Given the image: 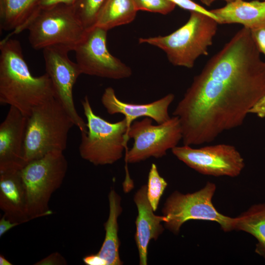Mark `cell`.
Here are the masks:
<instances>
[{
	"label": "cell",
	"mask_w": 265,
	"mask_h": 265,
	"mask_svg": "<svg viewBox=\"0 0 265 265\" xmlns=\"http://www.w3.org/2000/svg\"><path fill=\"white\" fill-rule=\"evenodd\" d=\"M250 29L243 27L193 78L173 116L179 118L184 145L212 142L241 126L265 95V61Z\"/></svg>",
	"instance_id": "cell-1"
},
{
	"label": "cell",
	"mask_w": 265,
	"mask_h": 265,
	"mask_svg": "<svg viewBox=\"0 0 265 265\" xmlns=\"http://www.w3.org/2000/svg\"><path fill=\"white\" fill-rule=\"evenodd\" d=\"M54 98L48 75H32L20 42L9 36L0 41V104L13 106L28 117L36 106Z\"/></svg>",
	"instance_id": "cell-2"
},
{
	"label": "cell",
	"mask_w": 265,
	"mask_h": 265,
	"mask_svg": "<svg viewBox=\"0 0 265 265\" xmlns=\"http://www.w3.org/2000/svg\"><path fill=\"white\" fill-rule=\"evenodd\" d=\"M217 21L202 13L191 11L187 22L165 36L139 38V44L156 47L174 66L192 68L201 55H207L217 30Z\"/></svg>",
	"instance_id": "cell-3"
},
{
	"label": "cell",
	"mask_w": 265,
	"mask_h": 265,
	"mask_svg": "<svg viewBox=\"0 0 265 265\" xmlns=\"http://www.w3.org/2000/svg\"><path fill=\"white\" fill-rule=\"evenodd\" d=\"M74 126L72 119L55 98L36 106L27 117L24 142L26 164L49 153L63 152Z\"/></svg>",
	"instance_id": "cell-4"
},
{
	"label": "cell",
	"mask_w": 265,
	"mask_h": 265,
	"mask_svg": "<svg viewBox=\"0 0 265 265\" xmlns=\"http://www.w3.org/2000/svg\"><path fill=\"white\" fill-rule=\"evenodd\" d=\"M28 31V41L35 50L61 45L74 51L86 29L77 17L73 5L63 3L40 5L23 29Z\"/></svg>",
	"instance_id": "cell-5"
},
{
	"label": "cell",
	"mask_w": 265,
	"mask_h": 265,
	"mask_svg": "<svg viewBox=\"0 0 265 265\" xmlns=\"http://www.w3.org/2000/svg\"><path fill=\"white\" fill-rule=\"evenodd\" d=\"M81 104L87 132L81 133L79 148L80 157L95 165L114 163L122 158L124 150H128L129 128L126 119L110 123L96 115L87 96Z\"/></svg>",
	"instance_id": "cell-6"
},
{
	"label": "cell",
	"mask_w": 265,
	"mask_h": 265,
	"mask_svg": "<svg viewBox=\"0 0 265 265\" xmlns=\"http://www.w3.org/2000/svg\"><path fill=\"white\" fill-rule=\"evenodd\" d=\"M68 168L63 152L53 151L28 162L21 170L31 220L53 213L49 203L61 186Z\"/></svg>",
	"instance_id": "cell-7"
},
{
	"label": "cell",
	"mask_w": 265,
	"mask_h": 265,
	"mask_svg": "<svg viewBox=\"0 0 265 265\" xmlns=\"http://www.w3.org/2000/svg\"><path fill=\"white\" fill-rule=\"evenodd\" d=\"M216 189L215 184L208 182L203 188L193 193L173 192L162 209L163 215L167 219L165 227L177 235L184 223L199 220L216 222L225 232L234 230L235 217L221 214L213 205L212 199Z\"/></svg>",
	"instance_id": "cell-8"
},
{
	"label": "cell",
	"mask_w": 265,
	"mask_h": 265,
	"mask_svg": "<svg viewBox=\"0 0 265 265\" xmlns=\"http://www.w3.org/2000/svg\"><path fill=\"white\" fill-rule=\"evenodd\" d=\"M127 136L134 140L132 147L126 152L127 163L139 162L150 158H161L167 150L177 146L182 140V129L178 117L157 125L153 119L145 117L134 121L130 127Z\"/></svg>",
	"instance_id": "cell-9"
},
{
	"label": "cell",
	"mask_w": 265,
	"mask_h": 265,
	"mask_svg": "<svg viewBox=\"0 0 265 265\" xmlns=\"http://www.w3.org/2000/svg\"><path fill=\"white\" fill-rule=\"evenodd\" d=\"M107 32L97 26L86 29L74 50L76 62L83 74L113 80L129 78L131 68L107 49Z\"/></svg>",
	"instance_id": "cell-10"
},
{
	"label": "cell",
	"mask_w": 265,
	"mask_h": 265,
	"mask_svg": "<svg viewBox=\"0 0 265 265\" xmlns=\"http://www.w3.org/2000/svg\"><path fill=\"white\" fill-rule=\"evenodd\" d=\"M71 50L65 46L55 45L43 50L46 73L50 77L55 99L69 115L81 133L87 132L86 123L79 115L75 106L73 90L79 77L82 74L76 62L68 56Z\"/></svg>",
	"instance_id": "cell-11"
},
{
	"label": "cell",
	"mask_w": 265,
	"mask_h": 265,
	"mask_svg": "<svg viewBox=\"0 0 265 265\" xmlns=\"http://www.w3.org/2000/svg\"><path fill=\"white\" fill-rule=\"evenodd\" d=\"M173 154L186 165L203 175L236 177L243 169V158L233 145L218 144L193 148L177 146Z\"/></svg>",
	"instance_id": "cell-12"
},
{
	"label": "cell",
	"mask_w": 265,
	"mask_h": 265,
	"mask_svg": "<svg viewBox=\"0 0 265 265\" xmlns=\"http://www.w3.org/2000/svg\"><path fill=\"white\" fill-rule=\"evenodd\" d=\"M27 117L10 106L0 125V172L21 170L26 163L24 142Z\"/></svg>",
	"instance_id": "cell-13"
},
{
	"label": "cell",
	"mask_w": 265,
	"mask_h": 265,
	"mask_svg": "<svg viewBox=\"0 0 265 265\" xmlns=\"http://www.w3.org/2000/svg\"><path fill=\"white\" fill-rule=\"evenodd\" d=\"M175 96L169 93L161 98L147 104L126 103L119 100L113 88H106L102 96L101 102L111 115L122 114L125 116L129 128L138 118L149 117L157 124L163 123L170 119L168 108Z\"/></svg>",
	"instance_id": "cell-14"
},
{
	"label": "cell",
	"mask_w": 265,
	"mask_h": 265,
	"mask_svg": "<svg viewBox=\"0 0 265 265\" xmlns=\"http://www.w3.org/2000/svg\"><path fill=\"white\" fill-rule=\"evenodd\" d=\"M147 186L143 185L134 196V201L138 210L135 221V240L138 250L139 264L147 265L148 247L150 241L156 240L164 228L161 222L167 221L164 215H156L147 195Z\"/></svg>",
	"instance_id": "cell-15"
},
{
	"label": "cell",
	"mask_w": 265,
	"mask_h": 265,
	"mask_svg": "<svg viewBox=\"0 0 265 265\" xmlns=\"http://www.w3.org/2000/svg\"><path fill=\"white\" fill-rule=\"evenodd\" d=\"M21 170L0 172V208L7 219L23 224L31 219Z\"/></svg>",
	"instance_id": "cell-16"
},
{
	"label": "cell",
	"mask_w": 265,
	"mask_h": 265,
	"mask_svg": "<svg viewBox=\"0 0 265 265\" xmlns=\"http://www.w3.org/2000/svg\"><path fill=\"white\" fill-rule=\"evenodd\" d=\"M210 11L220 24H240L251 29L265 23V0H236Z\"/></svg>",
	"instance_id": "cell-17"
},
{
	"label": "cell",
	"mask_w": 265,
	"mask_h": 265,
	"mask_svg": "<svg viewBox=\"0 0 265 265\" xmlns=\"http://www.w3.org/2000/svg\"><path fill=\"white\" fill-rule=\"evenodd\" d=\"M109 215L107 221L104 223L106 235L102 245L97 253L107 263V265H120L121 261L119 248L120 242L118 236V218L122 211L121 197L117 192L111 189L108 194Z\"/></svg>",
	"instance_id": "cell-18"
},
{
	"label": "cell",
	"mask_w": 265,
	"mask_h": 265,
	"mask_svg": "<svg viewBox=\"0 0 265 265\" xmlns=\"http://www.w3.org/2000/svg\"><path fill=\"white\" fill-rule=\"evenodd\" d=\"M41 0H0V28L11 35L23 31Z\"/></svg>",
	"instance_id": "cell-19"
},
{
	"label": "cell",
	"mask_w": 265,
	"mask_h": 265,
	"mask_svg": "<svg viewBox=\"0 0 265 265\" xmlns=\"http://www.w3.org/2000/svg\"><path fill=\"white\" fill-rule=\"evenodd\" d=\"M234 228L257 239L255 252L265 260V203L254 204L235 217Z\"/></svg>",
	"instance_id": "cell-20"
},
{
	"label": "cell",
	"mask_w": 265,
	"mask_h": 265,
	"mask_svg": "<svg viewBox=\"0 0 265 265\" xmlns=\"http://www.w3.org/2000/svg\"><path fill=\"white\" fill-rule=\"evenodd\" d=\"M137 11L133 0H106L95 26L108 31L128 24L135 19Z\"/></svg>",
	"instance_id": "cell-21"
},
{
	"label": "cell",
	"mask_w": 265,
	"mask_h": 265,
	"mask_svg": "<svg viewBox=\"0 0 265 265\" xmlns=\"http://www.w3.org/2000/svg\"><path fill=\"white\" fill-rule=\"evenodd\" d=\"M106 0H78L73 5L79 19L87 29L95 26L98 16Z\"/></svg>",
	"instance_id": "cell-22"
},
{
	"label": "cell",
	"mask_w": 265,
	"mask_h": 265,
	"mask_svg": "<svg viewBox=\"0 0 265 265\" xmlns=\"http://www.w3.org/2000/svg\"><path fill=\"white\" fill-rule=\"evenodd\" d=\"M167 186V182L159 175L156 164L152 163L148 174L147 195L154 212L157 210Z\"/></svg>",
	"instance_id": "cell-23"
},
{
	"label": "cell",
	"mask_w": 265,
	"mask_h": 265,
	"mask_svg": "<svg viewBox=\"0 0 265 265\" xmlns=\"http://www.w3.org/2000/svg\"><path fill=\"white\" fill-rule=\"evenodd\" d=\"M137 11H145L166 15L171 12L176 4L169 0H133Z\"/></svg>",
	"instance_id": "cell-24"
},
{
	"label": "cell",
	"mask_w": 265,
	"mask_h": 265,
	"mask_svg": "<svg viewBox=\"0 0 265 265\" xmlns=\"http://www.w3.org/2000/svg\"><path fill=\"white\" fill-rule=\"evenodd\" d=\"M181 8L191 11H195L205 14L217 21L216 17L210 10H208L203 6L192 0H169Z\"/></svg>",
	"instance_id": "cell-25"
},
{
	"label": "cell",
	"mask_w": 265,
	"mask_h": 265,
	"mask_svg": "<svg viewBox=\"0 0 265 265\" xmlns=\"http://www.w3.org/2000/svg\"><path fill=\"white\" fill-rule=\"evenodd\" d=\"M252 37L258 50L265 55V23L250 29Z\"/></svg>",
	"instance_id": "cell-26"
},
{
	"label": "cell",
	"mask_w": 265,
	"mask_h": 265,
	"mask_svg": "<svg viewBox=\"0 0 265 265\" xmlns=\"http://www.w3.org/2000/svg\"><path fill=\"white\" fill-rule=\"evenodd\" d=\"M67 263L66 259L58 252H53L39 260L34 265H65Z\"/></svg>",
	"instance_id": "cell-27"
},
{
	"label": "cell",
	"mask_w": 265,
	"mask_h": 265,
	"mask_svg": "<svg viewBox=\"0 0 265 265\" xmlns=\"http://www.w3.org/2000/svg\"><path fill=\"white\" fill-rule=\"evenodd\" d=\"M249 113L257 115L260 118H265V95L262 97L250 109Z\"/></svg>",
	"instance_id": "cell-28"
},
{
	"label": "cell",
	"mask_w": 265,
	"mask_h": 265,
	"mask_svg": "<svg viewBox=\"0 0 265 265\" xmlns=\"http://www.w3.org/2000/svg\"><path fill=\"white\" fill-rule=\"evenodd\" d=\"M82 260L87 265H107L106 262L97 253L86 256Z\"/></svg>",
	"instance_id": "cell-29"
},
{
	"label": "cell",
	"mask_w": 265,
	"mask_h": 265,
	"mask_svg": "<svg viewBox=\"0 0 265 265\" xmlns=\"http://www.w3.org/2000/svg\"><path fill=\"white\" fill-rule=\"evenodd\" d=\"M21 224L18 222H13L7 219L3 215L0 219V237L12 228Z\"/></svg>",
	"instance_id": "cell-30"
},
{
	"label": "cell",
	"mask_w": 265,
	"mask_h": 265,
	"mask_svg": "<svg viewBox=\"0 0 265 265\" xmlns=\"http://www.w3.org/2000/svg\"><path fill=\"white\" fill-rule=\"evenodd\" d=\"M78 0H41V6H47L55 4L63 3L73 5Z\"/></svg>",
	"instance_id": "cell-31"
},
{
	"label": "cell",
	"mask_w": 265,
	"mask_h": 265,
	"mask_svg": "<svg viewBox=\"0 0 265 265\" xmlns=\"http://www.w3.org/2000/svg\"><path fill=\"white\" fill-rule=\"evenodd\" d=\"M215 0H200L201 2L207 6H210L211 4ZM227 2V3H230L236 0H224Z\"/></svg>",
	"instance_id": "cell-32"
},
{
	"label": "cell",
	"mask_w": 265,
	"mask_h": 265,
	"mask_svg": "<svg viewBox=\"0 0 265 265\" xmlns=\"http://www.w3.org/2000/svg\"><path fill=\"white\" fill-rule=\"evenodd\" d=\"M9 261H8L3 255H0V265H12Z\"/></svg>",
	"instance_id": "cell-33"
},
{
	"label": "cell",
	"mask_w": 265,
	"mask_h": 265,
	"mask_svg": "<svg viewBox=\"0 0 265 265\" xmlns=\"http://www.w3.org/2000/svg\"></svg>",
	"instance_id": "cell-34"
}]
</instances>
